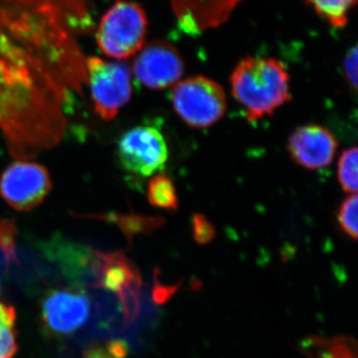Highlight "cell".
<instances>
[{
	"mask_svg": "<svg viewBox=\"0 0 358 358\" xmlns=\"http://www.w3.org/2000/svg\"><path fill=\"white\" fill-rule=\"evenodd\" d=\"M95 30L90 0H0V131L15 159L64 138L88 81L81 39Z\"/></svg>",
	"mask_w": 358,
	"mask_h": 358,
	"instance_id": "cell-1",
	"label": "cell"
},
{
	"mask_svg": "<svg viewBox=\"0 0 358 358\" xmlns=\"http://www.w3.org/2000/svg\"><path fill=\"white\" fill-rule=\"evenodd\" d=\"M231 87L249 121L272 115L291 100L288 71L275 59H242L231 75Z\"/></svg>",
	"mask_w": 358,
	"mask_h": 358,
	"instance_id": "cell-2",
	"label": "cell"
},
{
	"mask_svg": "<svg viewBox=\"0 0 358 358\" xmlns=\"http://www.w3.org/2000/svg\"><path fill=\"white\" fill-rule=\"evenodd\" d=\"M99 49L108 57L122 60L138 53L148 32V18L140 4L117 0L95 30Z\"/></svg>",
	"mask_w": 358,
	"mask_h": 358,
	"instance_id": "cell-3",
	"label": "cell"
},
{
	"mask_svg": "<svg viewBox=\"0 0 358 358\" xmlns=\"http://www.w3.org/2000/svg\"><path fill=\"white\" fill-rule=\"evenodd\" d=\"M89 267L94 285L117 296L126 322L140 313L141 279L138 268L122 252L90 249Z\"/></svg>",
	"mask_w": 358,
	"mask_h": 358,
	"instance_id": "cell-4",
	"label": "cell"
},
{
	"mask_svg": "<svg viewBox=\"0 0 358 358\" xmlns=\"http://www.w3.org/2000/svg\"><path fill=\"white\" fill-rule=\"evenodd\" d=\"M173 105L176 114L188 126L205 129L222 119L227 99L222 87L206 77L187 78L176 84Z\"/></svg>",
	"mask_w": 358,
	"mask_h": 358,
	"instance_id": "cell-5",
	"label": "cell"
},
{
	"mask_svg": "<svg viewBox=\"0 0 358 358\" xmlns=\"http://www.w3.org/2000/svg\"><path fill=\"white\" fill-rule=\"evenodd\" d=\"M87 76L95 112L105 121H112L133 94L129 66L90 56L87 58Z\"/></svg>",
	"mask_w": 358,
	"mask_h": 358,
	"instance_id": "cell-6",
	"label": "cell"
},
{
	"mask_svg": "<svg viewBox=\"0 0 358 358\" xmlns=\"http://www.w3.org/2000/svg\"><path fill=\"white\" fill-rule=\"evenodd\" d=\"M117 157L124 171L147 178L166 166L169 147L159 129L138 126L122 134L117 141Z\"/></svg>",
	"mask_w": 358,
	"mask_h": 358,
	"instance_id": "cell-7",
	"label": "cell"
},
{
	"mask_svg": "<svg viewBox=\"0 0 358 358\" xmlns=\"http://www.w3.org/2000/svg\"><path fill=\"white\" fill-rule=\"evenodd\" d=\"M51 189L48 169L37 162L16 160L7 166L0 178V196L16 211L36 208Z\"/></svg>",
	"mask_w": 358,
	"mask_h": 358,
	"instance_id": "cell-8",
	"label": "cell"
},
{
	"mask_svg": "<svg viewBox=\"0 0 358 358\" xmlns=\"http://www.w3.org/2000/svg\"><path fill=\"white\" fill-rule=\"evenodd\" d=\"M91 303L86 292L78 287H59L45 294L41 303V320L47 333L69 336L88 322Z\"/></svg>",
	"mask_w": 358,
	"mask_h": 358,
	"instance_id": "cell-9",
	"label": "cell"
},
{
	"mask_svg": "<svg viewBox=\"0 0 358 358\" xmlns=\"http://www.w3.org/2000/svg\"><path fill=\"white\" fill-rule=\"evenodd\" d=\"M185 71V62L178 49L169 42L157 40L138 51L133 72L143 86L164 90L178 83Z\"/></svg>",
	"mask_w": 358,
	"mask_h": 358,
	"instance_id": "cell-10",
	"label": "cell"
},
{
	"mask_svg": "<svg viewBox=\"0 0 358 358\" xmlns=\"http://www.w3.org/2000/svg\"><path fill=\"white\" fill-rule=\"evenodd\" d=\"M288 150L299 166L315 171L331 166L338 150V141L329 129L319 124H307L291 134Z\"/></svg>",
	"mask_w": 358,
	"mask_h": 358,
	"instance_id": "cell-11",
	"label": "cell"
},
{
	"mask_svg": "<svg viewBox=\"0 0 358 358\" xmlns=\"http://www.w3.org/2000/svg\"><path fill=\"white\" fill-rule=\"evenodd\" d=\"M242 0H171L183 31L199 34L223 24Z\"/></svg>",
	"mask_w": 358,
	"mask_h": 358,
	"instance_id": "cell-12",
	"label": "cell"
},
{
	"mask_svg": "<svg viewBox=\"0 0 358 358\" xmlns=\"http://www.w3.org/2000/svg\"><path fill=\"white\" fill-rule=\"evenodd\" d=\"M17 352L16 310L0 301V358H14Z\"/></svg>",
	"mask_w": 358,
	"mask_h": 358,
	"instance_id": "cell-13",
	"label": "cell"
},
{
	"mask_svg": "<svg viewBox=\"0 0 358 358\" xmlns=\"http://www.w3.org/2000/svg\"><path fill=\"white\" fill-rule=\"evenodd\" d=\"M147 196L152 206L166 210H176L178 197L171 179L164 174H157L148 185Z\"/></svg>",
	"mask_w": 358,
	"mask_h": 358,
	"instance_id": "cell-14",
	"label": "cell"
},
{
	"mask_svg": "<svg viewBox=\"0 0 358 358\" xmlns=\"http://www.w3.org/2000/svg\"><path fill=\"white\" fill-rule=\"evenodd\" d=\"M87 218H95L99 220L107 221V222L115 224L120 230L126 235L129 239H131L134 234L138 232H145L154 226L157 221L152 218L143 217V216L134 215V214L122 213H105V214H87Z\"/></svg>",
	"mask_w": 358,
	"mask_h": 358,
	"instance_id": "cell-15",
	"label": "cell"
},
{
	"mask_svg": "<svg viewBox=\"0 0 358 358\" xmlns=\"http://www.w3.org/2000/svg\"><path fill=\"white\" fill-rule=\"evenodd\" d=\"M322 17L334 26L343 27L348 23V15L357 0H308Z\"/></svg>",
	"mask_w": 358,
	"mask_h": 358,
	"instance_id": "cell-16",
	"label": "cell"
},
{
	"mask_svg": "<svg viewBox=\"0 0 358 358\" xmlns=\"http://www.w3.org/2000/svg\"><path fill=\"white\" fill-rule=\"evenodd\" d=\"M357 148H348L341 155L338 160V176L341 187L345 192L357 194Z\"/></svg>",
	"mask_w": 358,
	"mask_h": 358,
	"instance_id": "cell-17",
	"label": "cell"
},
{
	"mask_svg": "<svg viewBox=\"0 0 358 358\" xmlns=\"http://www.w3.org/2000/svg\"><path fill=\"white\" fill-rule=\"evenodd\" d=\"M16 235L17 228L15 221L13 219L0 218V250L7 267L18 264Z\"/></svg>",
	"mask_w": 358,
	"mask_h": 358,
	"instance_id": "cell-18",
	"label": "cell"
},
{
	"mask_svg": "<svg viewBox=\"0 0 358 358\" xmlns=\"http://www.w3.org/2000/svg\"><path fill=\"white\" fill-rule=\"evenodd\" d=\"M129 346L121 339L91 343L82 358H128Z\"/></svg>",
	"mask_w": 358,
	"mask_h": 358,
	"instance_id": "cell-19",
	"label": "cell"
},
{
	"mask_svg": "<svg viewBox=\"0 0 358 358\" xmlns=\"http://www.w3.org/2000/svg\"><path fill=\"white\" fill-rule=\"evenodd\" d=\"M357 194H352L341 203L338 214L341 228L353 240L357 239Z\"/></svg>",
	"mask_w": 358,
	"mask_h": 358,
	"instance_id": "cell-20",
	"label": "cell"
},
{
	"mask_svg": "<svg viewBox=\"0 0 358 358\" xmlns=\"http://www.w3.org/2000/svg\"><path fill=\"white\" fill-rule=\"evenodd\" d=\"M193 230L199 243H207L214 237V228L201 214L193 216Z\"/></svg>",
	"mask_w": 358,
	"mask_h": 358,
	"instance_id": "cell-21",
	"label": "cell"
},
{
	"mask_svg": "<svg viewBox=\"0 0 358 358\" xmlns=\"http://www.w3.org/2000/svg\"><path fill=\"white\" fill-rule=\"evenodd\" d=\"M357 47L353 46L343 60V71L346 80L353 89L357 88Z\"/></svg>",
	"mask_w": 358,
	"mask_h": 358,
	"instance_id": "cell-22",
	"label": "cell"
}]
</instances>
